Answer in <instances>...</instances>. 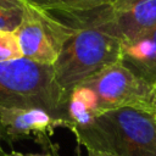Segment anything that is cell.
Masks as SVG:
<instances>
[{
	"instance_id": "obj_5",
	"label": "cell",
	"mask_w": 156,
	"mask_h": 156,
	"mask_svg": "<svg viewBox=\"0 0 156 156\" xmlns=\"http://www.w3.org/2000/svg\"><path fill=\"white\" fill-rule=\"evenodd\" d=\"M16 35L24 58L52 66L65 41L74 33L46 10L26 1Z\"/></svg>"
},
{
	"instance_id": "obj_18",
	"label": "cell",
	"mask_w": 156,
	"mask_h": 156,
	"mask_svg": "<svg viewBox=\"0 0 156 156\" xmlns=\"http://www.w3.org/2000/svg\"><path fill=\"white\" fill-rule=\"evenodd\" d=\"M76 156H82V155H80V151H79V147L77 149V152H76Z\"/></svg>"
},
{
	"instance_id": "obj_4",
	"label": "cell",
	"mask_w": 156,
	"mask_h": 156,
	"mask_svg": "<svg viewBox=\"0 0 156 156\" xmlns=\"http://www.w3.org/2000/svg\"><path fill=\"white\" fill-rule=\"evenodd\" d=\"M82 84L94 90L101 113L122 107L152 113V85L133 73L121 61L102 68Z\"/></svg>"
},
{
	"instance_id": "obj_9",
	"label": "cell",
	"mask_w": 156,
	"mask_h": 156,
	"mask_svg": "<svg viewBox=\"0 0 156 156\" xmlns=\"http://www.w3.org/2000/svg\"><path fill=\"white\" fill-rule=\"evenodd\" d=\"M100 113L99 100L93 89L84 84H78L71 89L67 102L69 130L90 126Z\"/></svg>"
},
{
	"instance_id": "obj_16",
	"label": "cell",
	"mask_w": 156,
	"mask_h": 156,
	"mask_svg": "<svg viewBox=\"0 0 156 156\" xmlns=\"http://www.w3.org/2000/svg\"><path fill=\"white\" fill-rule=\"evenodd\" d=\"M152 105H154L152 113H154V117L156 119V82L152 84Z\"/></svg>"
},
{
	"instance_id": "obj_7",
	"label": "cell",
	"mask_w": 156,
	"mask_h": 156,
	"mask_svg": "<svg viewBox=\"0 0 156 156\" xmlns=\"http://www.w3.org/2000/svg\"><path fill=\"white\" fill-rule=\"evenodd\" d=\"M156 27V0H117L111 5L110 30L121 41Z\"/></svg>"
},
{
	"instance_id": "obj_1",
	"label": "cell",
	"mask_w": 156,
	"mask_h": 156,
	"mask_svg": "<svg viewBox=\"0 0 156 156\" xmlns=\"http://www.w3.org/2000/svg\"><path fill=\"white\" fill-rule=\"evenodd\" d=\"M78 145L121 156H156V119L154 113L122 107L100 113L84 128L71 130Z\"/></svg>"
},
{
	"instance_id": "obj_12",
	"label": "cell",
	"mask_w": 156,
	"mask_h": 156,
	"mask_svg": "<svg viewBox=\"0 0 156 156\" xmlns=\"http://www.w3.org/2000/svg\"><path fill=\"white\" fill-rule=\"evenodd\" d=\"M22 16L23 6L0 7V30L16 32L22 21Z\"/></svg>"
},
{
	"instance_id": "obj_8",
	"label": "cell",
	"mask_w": 156,
	"mask_h": 156,
	"mask_svg": "<svg viewBox=\"0 0 156 156\" xmlns=\"http://www.w3.org/2000/svg\"><path fill=\"white\" fill-rule=\"evenodd\" d=\"M121 62L152 85L156 82V27L122 41Z\"/></svg>"
},
{
	"instance_id": "obj_3",
	"label": "cell",
	"mask_w": 156,
	"mask_h": 156,
	"mask_svg": "<svg viewBox=\"0 0 156 156\" xmlns=\"http://www.w3.org/2000/svg\"><path fill=\"white\" fill-rule=\"evenodd\" d=\"M106 27L79 29L61 48L52 69L67 94L102 68L121 61L122 41Z\"/></svg>"
},
{
	"instance_id": "obj_10",
	"label": "cell",
	"mask_w": 156,
	"mask_h": 156,
	"mask_svg": "<svg viewBox=\"0 0 156 156\" xmlns=\"http://www.w3.org/2000/svg\"><path fill=\"white\" fill-rule=\"evenodd\" d=\"M44 10H89L112 5L117 0H28Z\"/></svg>"
},
{
	"instance_id": "obj_17",
	"label": "cell",
	"mask_w": 156,
	"mask_h": 156,
	"mask_svg": "<svg viewBox=\"0 0 156 156\" xmlns=\"http://www.w3.org/2000/svg\"><path fill=\"white\" fill-rule=\"evenodd\" d=\"M6 155V152L2 150V147H1V145H0V156H5Z\"/></svg>"
},
{
	"instance_id": "obj_13",
	"label": "cell",
	"mask_w": 156,
	"mask_h": 156,
	"mask_svg": "<svg viewBox=\"0 0 156 156\" xmlns=\"http://www.w3.org/2000/svg\"><path fill=\"white\" fill-rule=\"evenodd\" d=\"M28 0H0V7H13V6H23V4Z\"/></svg>"
},
{
	"instance_id": "obj_14",
	"label": "cell",
	"mask_w": 156,
	"mask_h": 156,
	"mask_svg": "<svg viewBox=\"0 0 156 156\" xmlns=\"http://www.w3.org/2000/svg\"><path fill=\"white\" fill-rule=\"evenodd\" d=\"M88 156H121L115 152H110V151H101V150H91L88 149Z\"/></svg>"
},
{
	"instance_id": "obj_2",
	"label": "cell",
	"mask_w": 156,
	"mask_h": 156,
	"mask_svg": "<svg viewBox=\"0 0 156 156\" xmlns=\"http://www.w3.org/2000/svg\"><path fill=\"white\" fill-rule=\"evenodd\" d=\"M68 95L58 85L52 66L24 57L0 62V107H39L68 122Z\"/></svg>"
},
{
	"instance_id": "obj_6",
	"label": "cell",
	"mask_w": 156,
	"mask_h": 156,
	"mask_svg": "<svg viewBox=\"0 0 156 156\" xmlns=\"http://www.w3.org/2000/svg\"><path fill=\"white\" fill-rule=\"evenodd\" d=\"M69 123L63 118L52 116L39 107H0V133L9 143L30 139L45 150L55 154L56 147L51 144V135L57 127L68 128Z\"/></svg>"
},
{
	"instance_id": "obj_11",
	"label": "cell",
	"mask_w": 156,
	"mask_h": 156,
	"mask_svg": "<svg viewBox=\"0 0 156 156\" xmlns=\"http://www.w3.org/2000/svg\"><path fill=\"white\" fill-rule=\"evenodd\" d=\"M23 58V54L15 32L0 30V62Z\"/></svg>"
},
{
	"instance_id": "obj_15",
	"label": "cell",
	"mask_w": 156,
	"mask_h": 156,
	"mask_svg": "<svg viewBox=\"0 0 156 156\" xmlns=\"http://www.w3.org/2000/svg\"><path fill=\"white\" fill-rule=\"evenodd\" d=\"M5 156H52L51 154H45V155H35V154H22V152H17V151H11V152H6Z\"/></svg>"
}]
</instances>
